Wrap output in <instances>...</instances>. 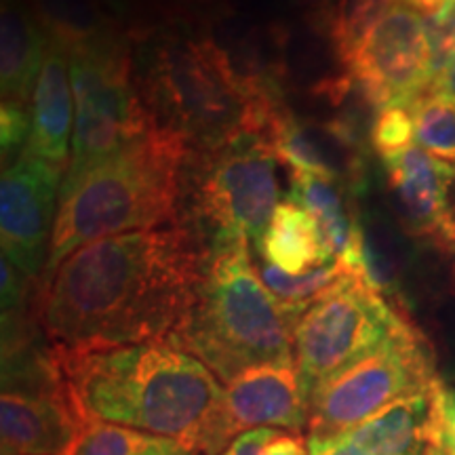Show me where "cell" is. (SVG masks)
I'll return each instance as SVG.
<instances>
[{
	"instance_id": "6da1fadb",
	"label": "cell",
	"mask_w": 455,
	"mask_h": 455,
	"mask_svg": "<svg viewBox=\"0 0 455 455\" xmlns=\"http://www.w3.org/2000/svg\"><path fill=\"white\" fill-rule=\"evenodd\" d=\"M204 244L186 224L89 243L41 284L38 316L53 350L169 339L198 289Z\"/></svg>"
},
{
	"instance_id": "7a4b0ae2",
	"label": "cell",
	"mask_w": 455,
	"mask_h": 455,
	"mask_svg": "<svg viewBox=\"0 0 455 455\" xmlns=\"http://www.w3.org/2000/svg\"><path fill=\"white\" fill-rule=\"evenodd\" d=\"M51 355L84 422L124 426L204 455L224 384L196 356L169 339Z\"/></svg>"
},
{
	"instance_id": "3957f363",
	"label": "cell",
	"mask_w": 455,
	"mask_h": 455,
	"mask_svg": "<svg viewBox=\"0 0 455 455\" xmlns=\"http://www.w3.org/2000/svg\"><path fill=\"white\" fill-rule=\"evenodd\" d=\"M141 98L158 129L207 155L247 133H266L281 101L261 78L236 70L213 38L161 30L138 47Z\"/></svg>"
},
{
	"instance_id": "277c9868",
	"label": "cell",
	"mask_w": 455,
	"mask_h": 455,
	"mask_svg": "<svg viewBox=\"0 0 455 455\" xmlns=\"http://www.w3.org/2000/svg\"><path fill=\"white\" fill-rule=\"evenodd\" d=\"M190 150L155 127L72 184L61 186L51 251L41 284L84 244L178 221Z\"/></svg>"
},
{
	"instance_id": "5b68a950",
	"label": "cell",
	"mask_w": 455,
	"mask_h": 455,
	"mask_svg": "<svg viewBox=\"0 0 455 455\" xmlns=\"http://www.w3.org/2000/svg\"><path fill=\"white\" fill-rule=\"evenodd\" d=\"M299 316L261 281L249 241H220L204 247L195 299L169 341L226 384L247 367L295 361L293 331Z\"/></svg>"
},
{
	"instance_id": "8992f818",
	"label": "cell",
	"mask_w": 455,
	"mask_h": 455,
	"mask_svg": "<svg viewBox=\"0 0 455 455\" xmlns=\"http://www.w3.org/2000/svg\"><path fill=\"white\" fill-rule=\"evenodd\" d=\"M61 41L70 57L74 91L72 156L61 184L68 186L156 124L141 98L131 47L121 34L106 26Z\"/></svg>"
},
{
	"instance_id": "52a82bcc",
	"label": "cell",
	"mask_w": 455,
	"mask_h": 455,
	"mask_svg": "<svg viewBox=\"0 0 455 455\" xmlns=\"http://www.w3.org/2000/svg\"><path fill=\"white\" fill-rule=\"evenodd\" d=\"M276 155L261 133H247L207 155H190L186 195L204 247L220 241L259 243L278 207Z\"/></svg>"
},
{
	"instance_id": "ba28073f",
	"label": "cell",
	"mask_w": 455,
	"mask_h": 455,
	"mask_svg": "<svg viewBox=\"0 0 455 455\" xmlns=\"http://www.w3.org/2000/svg\"><path fill=\"white\" fill-rule=\"evenodd\" d=\"M436 379L428 341L409 323L312 390L308 436H329L367 422L396 403L428 395Z\"/></svg>"
},
{
	"instance_id": "9c48e42d",
	"label": "cell",
	"mask_w": 455,
	"mask_h": 455,
	"mask_svg": "<svg viewBox=\"0 0 455 455\" xmlns=\"http://www.w3.org/2000/svg\"><path fill=\"white\" fill-rule=\"evenodd\" d=\"M409 325L363 276L346 275L295 323L293 356L308 392Z\"/></svg>"
},
{
	"instance_id": "30bf717a",
	"label": "cell",
	"mask_w": 455,
	"mask_h": 455,
	"mask_svg": "<svg viewBox=\"0 0 455 455\" xmlns=\"http://www.w3.org/2000/svg\"><path fill=\"white\" fill-rule=\"evenodd\" d=\"M84 424L51 352L32 355L24 344L4 350L3 455H70Z\"/></svg>"
},
{
	"instance_id": "8fae6325",
	"label": "cell",
	"mask_w": 455,
	"mask_h": 455,
	"mask_svg": "<svg viewBox=\"0 0 455 455\" xmlns=\"http://www.w3.org/2000/svg\"><path fill=\"white\" fill-rule=\"evenodd\" d=\"M341 60L375 110L409 106L436 74L424 17L401 3L375 17Z\"/></svg>"
},
{
	"instance_id": "7c38bea8",
	"label": "cell",
	"mask_w": 455,
	"mask_h": 455,
	"mask_svg": "<svg viewBox=\"0 0 455 455\" xmlns=\"http://www.w3.org/2000/svg\"><path fill=\"white\" fill-rule=\"evenodd\" d=\"M66 171L24 152L3 169L0 180V244L28 278L43 276Z\"/></svg>"
},
{
	"instance_id": "4fadbf2b",
	"label": "cell",
	"mask_w": 455,
	"mask_h": 455,
	"mask_svg": "<svg viewBox=\"0 0 455 455\" xmlns=\"http://www.w3.org/2000/svg\"><path fill=\"white\" fill-rule=\"evenodd\" d=\"M255 428H308V392L295 361L261 363L228 379L204 455H220Z\"/></svg>"
},
{
	"instance_id": "5bb4252c",
	"label": "cell",
	"mask_w": 455,
	"mask_h": 455,
	"mask_svg": "<svg viewBox=\"0 0 455 455\" xmlns=\"http://www.w3.org/2000/svg\"><path fill=\"white\" fill-rule=\"evenodd\" d=\"M403 218L418 235L435 236L443 244L455 243V209L451 192L455 164L428 155L422 148L382 158Z\"/></svg>"
},
{
	"instance_id": "9a60e30c",
	"label": "cell",
	"mask_w": 455,
	"mask_h": 455,
	"mask_svg": "<svg viewBox=\"0 0 455 455\" xmlns=\"http://www.w3.org/2000/svg\"><path fill=\"white\" fill-rule=\"evenodd\" d=\"M428 422L430 392L396 403L348 430L308 436V455H422Z\"/></svg>"
},
{
	"instance_id": "2e32d148",
	"label": "cell",
	"mask_w": 455,
	"mask_h": 455,
	"mask_svg": "<svg viewBox=\"0 0 455 455\" xmlns=\"http://www.w3.org/2000/svg\"><path fill=\"white\" fill-rule=\"evenodd\" d=\"M30 121V141H28L26 152L66 171L72 156L74 91L68 47L53 34H51L43 70L34 87Z\"/></svg>"
},
{
	"instance_id": "e0dca14e",
	"label": "cell",
	"mask_w": 455,
	"mask_h": 455,
	"mask_svg": "<svg viewBox=\"0 0 455 455\" xmlns=\"http://www.w3.org/2000/svg\"><path fill=\"white\" fill-rule=\"evenodd\" d=\"M51 34L24 0H3L0 13V87L4 101L30 106Z\"/></svg>"
},
{
	"instance_id": "ac0fdd59",
	"label": "cell",
	"mask_w": 455,
	"mask_h": 455,
	"mask_svg": "<svg viewBox=\"0 0 455 455\" xmlns=\"http://www.w3.org/2000/svg\"><path fill=\"white\" fill-rule=\"evenodd\" d=\"M255 247L259 261L293 276L323 268L338 259L327 247L312 215L293 201L278 203L264 236Z\"/></svg>"
},
{
	"instance_id": "d6986e66",
	"label": "cell",
	"mask_w": 455,
	"mask_h": 455,
	"mask_svg": "<svg viewBox=\"0 0 455 455\" xmlns=\"http://www.w3.org/2000/svg\"><path fill=\"white\" fill-rule=\"evenodd\" d=\"M291 201L312 215L327 247L338 259L361 238L363 226L346 209L339 181L293 171Z\"/></svg>"
},
{
	"instance_id": "ffe728a7",
	"label": "cell",
	"mask_w": 455,
	"mask_h": 455,
	"mask_svg": "<svg viewBox=\"0 0 455 455\" xmlns=\"http://www.w3.org/2000/svg\"><path fill=\"white\" fill-rule=\"evenodd\" d=\"M413 118L415 144L428 155L455 164V104L424 91L407 106Z\"/></svg>"
},
{
	"instance_id": "44dd1931",
	"label": "cell",
	"mask_w": 455,
	"mask_h": 455,
	"mask_svg": "<svg viewBox=\"0 0 455 455\" xmlns=\"http://www.w3.org/2000/svg\"><path fill=\"white\" fill-rule=\"evenodd\" d=\"M258 272L261 281L266 283V287H268L284 306H289V308L298 312V315H301V312L315 304L318 298H323L327 291H331L335 284H338L346 275H350L339 259L323 266V268H316L298 276L284 275V272L275 268V266L266 264V261H259Z\"/></svg>"
},
{
	"instance_id": "7402d4cb",
	"label": "cell",
	"mask_w": 455,
	"mask_h": 455,
	"mask_svg": "<svg viewBox=\"0 0 455 455\" xmlns=\"http://www.w3.org/2000/svg\"><path fill=\"white\" fill-rule=\"evenodd\" d=\"M150 441L152 436L144 432L91 419L70 455H138Z\"/></svg>"
},
{
	"instance_id": "603a6c76",
	"label": "cell",
	"mask_w": 455,
	"mask_h": 455,
	"mask_svg": "<svg viewBox=\"0 0 455 455\" xmlns=\"http://www.w3.org/2000/svg\"><path fill=\"white\" fill-rule=\"evenodd\" d=\"M220 455H308V436L298 430L255 428L236 436Z\"/></svg>"
},
{
	"instance_id": "cb8c5ba5",
	"label": "cell",
	"mask_w": 455,
	"mask_h": 455,
	"mask_svg": "<svg viewBox=\"0 0 455 455\" xmlns=\"http://www.w3.org/2000/svg\"><path fill=\"white\" fill-rule=\"evenodd\" d=\"M371 144L382 158L415 146L413 118L407 106H388L375 112Z\"/></svg>"
},
{
	"instance_id": "d4e9b609",
	"label": "cell",
	"mask_w": 455,
	"mask_h": 455,
	"mask_svg": "<svg viewBox=\"0 0 455 455\" xmlns=\"http://www.w3.org/2000/svg\"><path fill=\"white\" fill-rule=\"evenodd\" d=\"M428 443L439 445L445 455H455V386L441 378L430 390Z\"/></svg>"
},
{
	"instance_id": "484cf974",
	"label": "cell",
	"mask_w": 455,
	"mask_h": 455,
	"mask_svg": "<svg viewBox=\"0 0 455 455\" xmlns=\"http://www.w3.org/2000/svg\"><path fill=\"white\" fill-rule=\"evenodd\" d=\"M30 106L20 101H4L0 106V144L3 169L13 164L28 150L30 141Z\"/></svg>"
},
{
	"instance_id": "4316f807",
	"label": "cell",
	"mask_w": 455,
	"mask_h": 455,
	"mask_svg": "<svg viewBox=\"0 0 455 455\" xmlns=\"http://www.w3.org/2000/svg\"><path fill=\"white\" fill-rule=\"evenodd\" d=\"M424 21L435 55V72H441L455 57V0H447L439 13L424 17Z\"/></svg>"
},
{
	"instance_id": "83f0119b",
	"label": "cell",
	"mask_w": 455,
	"mask_h": 455,
	"mask_svg": "<svg viewBox=\"0 0 455 455\" xmlns=\"http://www.w3.org/2000/svg\"><path fill=\"white\" fill-rule=\"evenodd\" d=\"M430 91H435V93L443 95V98L455 104V57L441 72H436L435 81L430 84Z\"/></svg>"
},
{
	"instance_id": "f1b7e54d",
	"label": "cell",
	"mask_w": 455,
	"mask_h": 455,
	"mask_svg": "<svg viewBox=\"0 0 455 455\" xmlns=\"http://www.w3.org/2000/svg\"><path fill=\"white\" fill-rule=\"evenodd\" d=\"M138 455H198V453L184 445H180V443L175 441L156 439V436H152V441L148 443Z\"/></svg>"
},
{
	"instance_id": "f546056e",
	"label": "cell",
	"mask_w": 455,
	"mask_h": 455,
	"mask_svg": "<svg viewBox=\"0 0 455 455\" xmlns=\"http://www.w3.org/2000/svg\"><path fill=\"white\" fill-rule=\"evenodd\" d=\"M392 3L407 4V7L415 9L422 17H430V15L439 13V11L445 7L447 0H392Z\"/></svg>"
},
{
	"instance_id": "4dcf8cb0",
	"label": "cell",
	"mask_w": 455,
	"mask_h": 455,
	"mask_svg": "<svg viewBox=\"0 0 455 455\" xmlns=\"http://www.w3.org/2000/svg\"><path fill=\"white\" fill-rule=\"evenodd\" d=\"M422 455H445V451H443L439 445H435V443H428Z\"/></svg>"
},
{
	"instance_id": "1f68e13d",
	"label": "cell",
	"mask_w": 455,
	"mask_h": 455,
	"mask_svg": "<svg viewBox=\"0 0 455 455\" xmlns=\"http://www.w3.org/2000/svg\"><path fill=\"white\" fill-rule=\"evenodd\" d=\"M451 378H453V382H455V369L451 371Z\"/></svg>"
}]
</instances>
